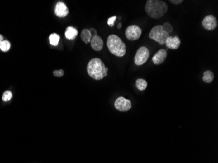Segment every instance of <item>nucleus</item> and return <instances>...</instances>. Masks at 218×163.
Listing matches in <instances>:
<instances>
[{
	"label": "nucleus",
	"mask_w": 218,
	"mask_h": 163,
	"mask_svg": "<svg viewBox=\"0 0 218 163\" xmlns=\"http://www.w3.org/2000/svg\"><path fill=\"white\" fill-rule=\"evenodd\" d=\"M108 68L99 58L91 59L87 65V72L94 80H99L107 76Z\"/></svg>",
	"instance_id": "obj_1"
},
{
	"label": "nucleus",
	"mask_w": 218,
	"mask_h": 163,
	"mask_svg": "<svg viewBox=\"0 0 218 163\" xmlns=\"http://www.w3.org/2000/svg\"><path fill=\"white\" fill-rule=\"evenodd\" d=\"M147 15L152 18L159 19L164 16L168 11V6L164 1L148 0L145 6Z\"/></svg>",
	"instance_id": "obj_2"
},
{
	"label": "nucleus",
	"mask_w": 218,
	"mask_h": 163,
	"mask_svg": "<svg viewBox=\"0 0 218 163\" xmlns=\"http://www.w3.org/2000/svg\"><path fill=\"white\" fill-rule=\"evenodd\" d=\"M107 45L108 50L118 57H123L126 53V44L116 35H111L108 37Z\"/></svg>",
	"instance_id": "obj_3"
},
{
	"label": "nucleus",
	"mask_w": 218,
	"mask_h": 163,
	"mask_svg": "<svg viewBox=\"0 0 218 163\" xmlns=\"http://www.w3.org/2000/svg\"><path fill=\"white\" fill-rule=\"evenodd\" d=\"M169 37V34L163 31L162 26L161 25L154 27L149 33V37L158 42L161 45L165 44L167 39Z\"/></svg>",
	"instance_id": "obj_4"
},
{
	"label": "nucleus",
	"mask_w": 218,
	"mask_h": 163,
	"mask_svg": "<svg viewBox=\"0 0 218 163\" xmlns=\"http://www.w3.org/2000/svg\"><path fill=\"white\" fill-rule=\"evenodd\" d=\"M149 58V51L146 46H141L136 53L134 61L137 65L145 64Z\"/></svg>",
	"instance_id": "obj_5"
},
{
	"label": "nucleus",
	"mask_w": 218,
	"mask_h": 163,
	"mask_svg": "<svg viewBox=\"0 0 218 163\" xmlns=\"http://www.w3.org/2000/svg\"><path fill=\"white\" fill-rule=\"evenodd\" d=\"M125 33L127 39L130 40H135L140 37L142 30L140 27L137 25H131L127 27Z\"/></svg>",
	"instance_id": "obj_6"
},
{
	"label": "nucleus",
	"mask_w": 218,
	"mask_h": 163,
	"mask_svg": "<svg viewBox=\"0 0 218 163\" xmlns=\"http://www.w3.org/2000/svg\"><path fill=\"white\" fill-rule=\"evenodd\" d=\"M114 106L119 111L126 112L131 109V103L129 100L126 99L123 97H120L115 101Z\"/></svg>",
	"instance_id": "obj_7"
},
{
	"label": "nucleus",
	"mask_w": 218,
	"mask_h": 163,
	"mask_svg": "<svg viewBox=\"0 0 218 163\" xmlns=\"http://www.w3.org/2000/svg\"><path fill=\"white\" fill-rule=\"evenodd\" d=\"M202 25L204 29L208 31H212L217 26V21L216 18L212 15H208L204 18Z\"/></svg>",
	"instance_id": "obj_8"
},
{
	"label": "nucleus",
	"mask_w": 218,
	"mask_h": 163,
	"mask_svg": "<svg viewBox=\"0 0 218 163\" xmlns=\"http://www.w3.org/2000/svg\"><path fill=\"white\" fill-rule=\"evenodd\" d=\"M167 57V52L165 49H161L157 52L152 58V61L155 65H160L165 62Z\"/></svg>",
	"instance_id": "obj_9"
},
{
	"label": "nucleus",
	"mask_w": 218,
	"mask_h": 163,
	"mask_svg": "<svg viewBox=\"0 0 218 163\" xmlns=\"http://www.w3.org/2000/svg\"><path fill=\"white\" fill-rule=\"evenodd\" d=\"M55 14L57 16L60 18L65 17L69 14V9L64 2H59L57 3L55 7Z\"/></svg>",
	"instance_id": "obj_10"
},
{
	"label": "nucleus",
	"mask_w": 218,
	"mask_h": 163,
	"mask_svg": "<svg viewBox=\"0 0 218 163\" xmlns=\"http://www.w3.org/2000/svg\"><path fill=\"white\" fill-rule=\"evenodd\" d=\"M166 46L168 49L172 50L178 49L181 44L180 39L178 36L169 37L165 42Z\"/></svg>",
	"instance_id": "obj_11"
},
{
	"label": "nucleus",
	"mask_w": 218,
	"mask_h": 163,
	"mask_svg": "<svg viewBox=\"0 0 218 163\" xmlns=\"http://www.w3.org/2000/svg\"><path fill=\"white\" fill-rule=\"evenodd\" d=\"M90 43L92 48L95 51H100L103 47V40L98 35L92 37Z\"/></svg>",
	"instance_id": "obj_12"
},
{
	"label": "nucleus",
	"mask_w": 218,
	"mask_h": 163,
	"mask_svg": "<svg viewBox=\"0 0 218 163\" xmlns=\"http://www.w3.org/2000/svg\"><path fill=\"white\" fill-rule=\"evenodd\" d=\"M77 35H78V31L77 29L73 28V27H71V26L67 28L65 35L67 39L73 40L74 39H75V37L77 36Z\"/></svg>",
	"instance_id": "obj_13"
},
{
	"label": "nucleus",
	"mask_w": 218,
	"mask_h": 163,
	"mask_svg": "<svg viewBox=\"0 0 218 163\" xmlns=\"http://www.w3.org/2000/svg\"><path fill=\"white\" fill-rule=\"evenodd\" d=\"M80 37L82 40H83V42H84L86 44L90 43L91 41L92 36L89 30L84 29L82 31L80 34Z\"/></svg>",
	"instance_id": "obj_14"
},
{
	"label": "nucleus",
	"mask_w": 218,
	"mask_h": 163,
	"mask_svg": "<svg viewBox=\"0 0 218 163\" xmlns=\"http://www.w3.org/2000/svg\"><path fill=\"white\" fill-rule=\"evenodd\" d=\"M214 79V74L211 71H206L204 72L202 76V80L206 83H211Z\"/></svg>",
	"instance_id": "obj_15"
},
{
	"label": "nucleus",
	"mask_w": 218,
	"mask_h": 163,
	"mask_svg": "<svg viewBox=\"0 0 218 163\" xmlns=\"http://www.w3.org/2000/svg\"><path fill=\"white\" fill-rule=\"evenodd\" d=\"M136 87H137V89L140 91H144L146 89V87L148 86V83L147 82L142 78H139L136 80Z\"/></svg>",
	"instance_id": "obj_16"
},
{
	"label": "nucleus",
	"mask_w": 218,
	"mask_h": 163,
	"mask_svg": "<svg viewBox=\"0 0 218 163\" xmlns=\"http://www.w3.org/2000/svg\"><path fill=\"white\" fill-rule=\"evenodd\" d=\"M49 41L52 46H57L59 41V36L56 33H52L49 37Z\"/></svg>",
	"instance_id": "obj_17"
},
{
	"label": "nucleus",
	"mask_w": 218,
	"mask_h": 163,
	"mask_svg": "<svg viewBox=\"0 0 218 163\" xmlns=\"http://www.w3.org/2000/svg\"><path fill=\"white\" fill-rule=\"evenodd\" d=\"M11 48V43L8 40H3L0 44V49L3 52H7Z\"/></svg>",
	"instance_id": "obj_18"
},
{
	"label": "nucleus",
	"mask_w": 218,
	"mask_h": 163,
	"mask_svg": "<svg viewBox=\"0 0 218 163\" xmlns=\"http://www.w3.org/2000/svg\"><path fill=\"white\" fill-rule=\"evenodd\" d=\"M162 28H163V31H164L166 33H167L168 34L171 33L173 31V26H171V24L168 23V22H165L164 24L162 26Z\"/></svg>",
	"instance_id": "obj_19"
},
{
	"label": "nucleus",
	"mask_w": 218,
	"mask_h": 163,
	"mask_svg": "<svg viewBox=\"0 0 218 163\" xmlns=\"http://www.w3.org/2000/svg\"><path fill=\"white\" fill-rule=\"evenodd\" d=\"M12 93L11 92V91H6L4 92V93L3 95L2 99L3 101L7 102V101L10 100L12 98Z\"/></svg>",
	"instance_id": "obj_20"
},
{
	"label": "nucleus",
	"mask_w": 218,
	"mask_h": 163,
	"mask_svg": "<svg viewBox=\"0 0 218 163\" xmlns=\"http://www.w3.org/2000/svg\"><path fill=\"white\" fill-rule=\"evenodd\" d=\"M116 19V16H112V17H111V18H109L108 19V25L109 26H111V27H113L114 26V22H115V20Z\"/></svg>",
	"instance_id": "obj_21"
},
{
	"label": "nucleus",
	"mask_w": 218,
	"mask_h": 163,
	"mask_svg": "<svg viewBox=\"0 0 218 163\" xmlns=\"http://www.w3.org/2000/svg\"><path fill=\"white\" fill-rule=\"evenodd\" d=\"M64 72L62 69H60L59 71H55L54 72V76H56V77H62L64 75Z\"/></svg>",
	"instance_id": "obj_22"
},
{
	"label": "nucleus",
	"mask_w": 218,
	"mask_h": 163,
	"mask_svg": "<svg viewBox=\"0 0 218 163\" xmlns=\"http://www.w3.org/2000/svg\"><path fill=\"white\" fill-rule=\"evenodd\" d=\"M89 31H90V32L92 38L93 37H95V36L97 35V31H96V30H95L94 28H91L90 30H89Z\"/></svg>",
	"instance_id": "obj_23"
},
{
	"label": "nucleus",
	"mask_w": 218,
	"mask_h": 163,
	"mask_svg": "<svg viewBox=\"0 0 218 163\" xmlns=\"http://www.w3.org/2000/svg\"><path fill=\"white\" fill-rule=\"evenodd\" d=\"M169 2H171V3H173V4H174V5H178V4H180L182 2H183V0H176H176H170Z\"/></svg>",
	"instance_id": "obj_24"
},
{
	"label": "nucleus",
	"mask_w": 218,
	"mask_h": 163,
	"mask_svg": "<svg viewBox=\"0 0 218 163\" xmlns=\"http://www.w3.org/2000/svg\"><path fill=\"white\" fill-rule=\"evenodd\" d=\"M3 40V37L2 35H0V44H1V43H2V41Z\"/></svg>",
	"instance_id": "obj_25"
},
{
	"label": "nucleus",
	"mask_w": 218,
	"mask_h": 163,
	"mask_svg": "<svg viewBox=\"0 0 218 163\" xmlns=\"http://www.w3.org/2000/svg\"><path fill=\"white\" fill-rule=\"evenodd\" d=\"M121 26H122V25H121V23H120L119 24H118V28H119V29H120L121 28Z\"/></svg>",
	"instance_id": "obj_26"
}]
</instances>
